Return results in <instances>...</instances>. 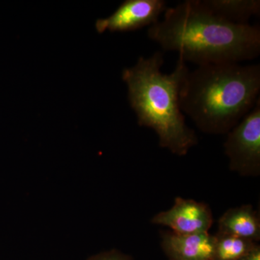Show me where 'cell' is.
Instances as JSON below:
<instances>
[{
	"label": "cell",
	"mask_w": 260,
	"mask_h": 260,
	"mask_svg": "<svg viewBox=\"0 0 260 260\" xmlns=\"http://www.w3.org/2000/svg\"><path fill=\"white\" fill-rule=\"evenodd\" d=\"M148 37L179 59L201 65L240 63L260 54L258 25L229 23L202 0H186L167 8L164 18L149 27Z\"/></svg>",
	"instance_id": "1"
},
{
	"label": "cell",
	"mask_w": 260,
	"mask_h": 260,
	"mask_svg": "<svg viewBox=\"0 0 260 260\" xmlns=\"http://www.w3.org/2000/svg\"><path fill=\"white\" fill-rule=\"evenodd\" d=\"M260 65L223 63L198 66L181 86L179 104L199 129L229 133L259 99Z\"/></svg>",
	"instance_id": "2"
},
{
	"label": "cell",
	"mask_w": 260,
	"mask_h": 260,
	"mask_svg": "<svg viewBox=\"0 0 260 260\" xmlns=\"http://www.w3.org/2000/svg\"><path fill=\"white\" fill-rule=\"evenodd\" d=\"M164 62L161 51L148 58L140 56L136 64L123 70L122 80L127 85L128 99L138 124L153 129L161 148L182 156L198 143L179 104L181 88L189 70L179 59L174 71L164 74Z\"/></svg>",
	"instance_id": "3"
},
{
	"label": "cell",
	"mask_w": 260,
	"mask_h": 260,
	"mask_svg": "<svg viewBox=\"0 0 260 260\" xmlns=\"http://www.w3.org/2000/svg\"><path fill=\"white\" fill-rule=\"evenodd\" d=\"M228 133L224 147L231 169L242 175H258L260 172V100Z\"/></svg>",
	"instance_id": "4"
},
{
	"label": "cell",
	"mask_w": 260,
	"mask_h": 260,
	"mask_svg": "<svg viewBox=\"0 0 260 260\" xmlns=\"http://www.w3.org/2000/svg\"><path fill=\"white\" fill-rule=\"evenodd\" d=\"M167 9L164 0H126L110 16L97 20L95 29L99 34L134 31L156 23Z\"/></svg>",
	"instance_id": "5"
},
{
	"label": "cell",
	"mask_w": 260,
	"mask_h": 260,
	"mask_svg": "<svg viewBox=\"0 0 260 260\" xmlns=\"http://www.w3.org/2000/svg\"><path fill=\"white\" fill-rule=\"evenodd\" d=\"M152 223L167 226L179 234L208 232L213 223L209 207L194 200L176 198L172 208L152 218Z\"/></svg>",
	"instance_id": "6"
},
{
	"label": "cell",
	"mask_w": 260,
	"mask_h": 260,
	"mask_svg": "<svg viewBox=\"0 0 260 260\" xmlns=\"http://www.w3.org/2000/svg\"><path fill=\"white\" fill-rule=\"evenodd\" d=\"M215 237L209 232L162 234L161 247L169 260H212Z\"/></svg>",
	"instance_id": "7"
},
{
	"label": "cell",
	"mask_w": 260,
	"mask_h": 260,
	"mask_svg": "<svg viewBox=\"0 0 260 260\" xmlns=\"http://www.w3.org/2000/svg\"><path fill=\"white\" fill-rule=\"evenodd\" d=\"M218 234L259 242L260 220L252 205H242L227 210L219 219Z\"/></svg>",
	"instance_id": "8"
},
{
	"label": "cell",
	"mask_w": 260,
	"mask_h": 260,
	"mask_svg": "<svg viewBox=\"0 0 260 260\" xmlns=\"http://www.w3.org/2000/svg\"><path fill=\"white\" fill-rule=\"evenodd\" d=\"M214 14L229 23L247 25L253 16H259V0H202Z\"/></svg>",
	"instance_id": "9"
},
{
	"label": "cell",
	"mask_w": 260,
	"mask_h": 260,
	"mask_svg": "<svg viewBox=\"0 0 260 260\" xmlns=\"http://www.w3.org/2000/svg\"><path fill=\"white\" fill-rule=\"evenodd\" d=\"M212 260H239L250 252L257 243L241 238L217 234Z\"/></svg>",
	"instance_id": "10"
},
{
	"label": "cell",
	"mask_w": 260,
	"mask_h": 260,
	"mask_svg": "<svg viewBox=\"0 0 260 260\" xmlns=\"http://www.w3.org/2000/svg\"><path fill=\"white\" fill-rule=\"evenodd\" d=\"M88 260H133L129 255L121 252V251L110 250L99 253L95 255L92 256Z\"/></svg>",
	"instance_id": "11"
},
{
	"label": "cell",
	"mask_w": 260,
	"mask_h": 260,
	"mask_svg": "<svg viewBox=\"0 0 260 260\" xmlns=\"http://www.w3.org/2000/svg\"><path fill=\"white\" fill-rule=\"evenodd\" d=\"M239 260H260V246L257 244L246 255L243 256L242 259Z\"/></svg>",
	"instance_id": "12"
}]
</instances>
